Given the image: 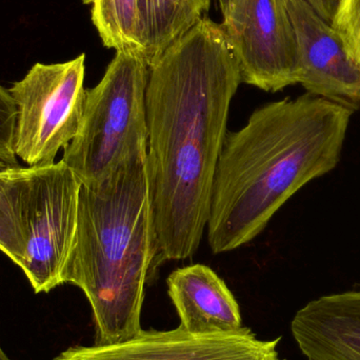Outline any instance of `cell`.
I'll use <instances>...</instances> for the list:
<instances>
[{
    "label": "cell",
    "mask_w": 360,
    "mask_h": 360,
    "mask_svg": "<svg viewBox=\"0 0 360 360\" xmlns=\"http://www.w3.org/2000/svg\"><path fill=\"white\" fill-rule=\"evenodd\" d=\"M149 75L143 52L124 49L116 51L99 84L86 91L79 129L61 160L82 186L101 184L133 156L147 153Z\"/></svg>",
    "instance_id": "cell-4"
},
{
    "label": "cell",
    "mask_w": 360,
    "mask_h": 360,
    "mask_svg": "<svg viewBox=\"0 0 360 360\" xmlns=\"http://www.w3.org/2000/svg\"><path fill=\"white\" fill-rule=\"evenodd\" d=\"M332 25L360 65V0H340Z\"/></svg>",
    "instance_id": "cell-15"
},
{
    "label": "cell",
    "mask_w": 360,
    "mask_h": 360,
    "mask_svg": "<svg viewBox=\"0 0 360 360\" xmlns=\"http://www.w3.org/2000/svg\"><path fill=\"white\" fill-rule=\"evenodd\" d=\"M300 55V84L307 93L356 111L360 65L332 23L304 0H285Z\"/></svg>",
    "instance_id": "cell-9"
},
{
    "label": "cell",
    "mask_w": 360,
    "mask_h": 360,
    "mask_svg": "<svg viewBox=\"0 0 360 360\" xmlns=\"http://www.w3.org/2000/svg\"><path fill=\"white\" fill-rule=\"evenodd\" d=\"M353 114L306 93L258 108L226 133L205 229L212 252L251 243L302 186L334 170Z\"/></svg>",
    "instance_id": "cell-2"
},
{
    "label": "cell",
    "mask_w": 360,
    "mask_h": 360,
    "mask_svg": "<svg viewBox=\"0 0 360 360\" xmlns=\"http://www.w3.org/2000/svg\"><path fill=\"white\" fill-rule=\"evenodd\" d=\"M212 0H137L141 52L151 65L197 25Z\"/></svg>",
    "instance_id": "cell-12"
},
{
    "label": "cell",
    "mask_w": 360,
    "mask_h": 360,
    "mask_svg": "<svg viewBox=\"0 0 360 360\" xmlns=\"http://www.w3.org/2000/svg\"><path fill=\"white\" fill-rule=\"evenodd\" d=\"M217 1L219 4L220 10H222L228 4L229 0H217Z\"/></svg>",
    "instance_id": "cell-19"
},
{
    "label": "cell",
    "mask_w": 360,
    "mask_h": 360,
    "mask_svg": "<svg viewBox=\"0 0 360 360\" xmlns=\"http://www.w3.org/2000/svg\"><path fill=\"white\" fill-rule=\"evenodd\" d=\"M0 360H11L8 359V355L4 353V351L2 350L1 346H0Z\"/></svg>",
    "instance_id": "cell-18"
},
{
    "label": "cell",
    "mask_w": 360,
    "mask_h": 360,
    "mask_svg": "<svg viewBox=\"0 0 360 360\" xmlns=\"http://www.w3.org/2000/svg\"><path fill=\"white\" fill-rule=\"evenodd\" d=\"M16 107L8 89L0 84V162L20 166L14 153Z\"/></svg>",
    "instance_id": "cell-16"
},
{
    "label": "cell",
    "mask_w": 360,
    "mask_h": 360,
    "mask_svg": "<svg viewBox=\"0 0 360 360\" xmlns=\"http://www.w3.org/2000/svg\"><path fill=\"white\" fill-rule=\"evenodd\" d=\"M96 0H82L84 4H93Z\"/></svg>",
    "instance_id": "cell-20"
},
{
    "label": "cell",
    "mask_w": 360,
    "mask_h": 360,
    "mask_svg": "<svg viewBox=\"0 0 360 360\" xmlns=\"http://www.w3.org/2000/svg\"><path fill=\"white\" fill-rule=\"evenodd\" d=\"M147 153L120 165L101 184L82 186L77 231L63 285L84 292L97 346L120 344L141 329L145 288L156 257Z\"/></svg>",
    "instance_id": "cell-3"
},
{
    "label": "cell",
    "mask_w": 360,
    "mask_h": 360,
    "mask_svg": "<svg viewBox=\"0 0 360 360\" xmlns=\"http://www.w3.org/2000/svg\"><path fill=\"white\" fill-rule=\"evenodd\" d=\"M168 294L191 333H228L243 328L240 308L224 281L205 264L176 269L167 279Z\"/></svg>",
    "instance_id": "cell-11"
},
{
    "label": "cell",
    "mask_w": 360,
    "mask_h": 360,
    "mask_svg": "<svg viewBox=\"0 0 360 360\" xmlns=\"http://www.w3.org/2000/svg\"><path fill=\"white\" fill-rule=\"evenodd\" d=\"M240 84L224 31L207 16L150 65L146 167L156 249L151 278L162 262L192 257L200 245Z\"/></svg>",
    "instance_id": "cell-1"
},
{
    "label": "cell",
    "mask_w": 360,
    "mask_h": 360,
    "mask_svg": "<svg viewBox=\"0 0 360 360\" xmlns=\"http://www.w3.org/2000/svg\"><path fill=\"white\" fill-rule=\"evenodd\" d=\"M307 4L312 6L313 10L321 17L332 23L338 12L340 0H304Z\"/></svg>",
    "instance_id": "cell-17"
},
{
    "label": "cell",
    "mask_w": 360,
    "mask_h": 360,
    "mask_svg": "<svg viewBox=\"0 0 360 360\" xmlns=\"http://www.w3.org/2000/svg\"><path fill=\"white\" fill-rule=\"evenodd\" d=\"M82 182L63 162L35 168L25 207V257L20 269L35 293L63 285L75 241Z\"/></svg>",
    "instance_id": "cell-6"
},
{
    "label": "cell",
    "mask_w": 360,
    "mask_h": 360,
    "mask_svg": "<svg viewBox=\"0 0 360 360\" xmlns=\"http://www.w3.org/2000/svg\"><path fill=\"white\" fill-rule=\"evenodd\" d=\"M291 332L307 360H360V290L311 300L294 315Z\"/></svg>",
    "instance_id": "cell-10"
},
{
    "label": "cell",
    "mask_w": 360,
    "mask_h": 360,
    "mask_svg": "<svg viewBox=\"0 0 360 360\" xmlns=\"http://www.w3.org/2000/svg\"><path fill=\"white\" fill-rule=\"evenodd\" d=\"M86 55L35 63L8 89L16 107L14 153L27 168L55 164L77 134L84 114Z\"/></svg>",
    "instance_id": "cell-5"
},
{
    "label": "cell",
    "mask_w": 360,
    "mask_h": 360,
    "mask_svg": "<svg viewBox=\"0 0 360 360\" xmlns=\"http://www.w3.org/2000/svg\"><path fill=\"white\" fill-rule=\"evenodd\" d=\"M281 338L262 340L249 328L228 333L196 334L177 328L143 331L116 345L74 346L54 360H285Z\"/></svg>",
    "instance_id": "cell-8"
},
{
    "label": "cell",
    "mask_w": 360,
    "mask_h": 360,
    "mask_svg": "<svg viewBox=\"0 0 360 360\" xmlns=\"http://www.w3.org/2000/svg\"><path fill=\"white\" fill-rule=\"evenodd\" d=\"M92 21L107 48L141 52L137 0H96Z\"/></svg>",
    "instance_id": "cell-14"
},
{
    "label": "cell",
    "mask_w": 360,
    "mask_h": 360,
    "mask_svg": "<svg viewBox=\"0 0 360 360\" xmlns=\"http://www.w3.org/2000/svg\"><path fill=\"white\" fill-rule=\"evenodd\" d=\"M34 171L0 162V251L19 268L25 257V207Z\"/></svg>",
    "instance_id": "cell-13"
},
{
    "label": "cell",
    "mask_w": 360,
    "mask_h": 360,
    "mask_svg": "<svg viewBox=\"0 0 360 360\" xmlns=\"http://www.w3.org/2000/svg\"><path fill=\"white\" fill-rule=\"evenodd\" d=\"M221 13L241 82L273 93L300 84L297 39L285 0H229Z\"/></svg>",
    "instance_id": "cell-7"
}]
</instances>
